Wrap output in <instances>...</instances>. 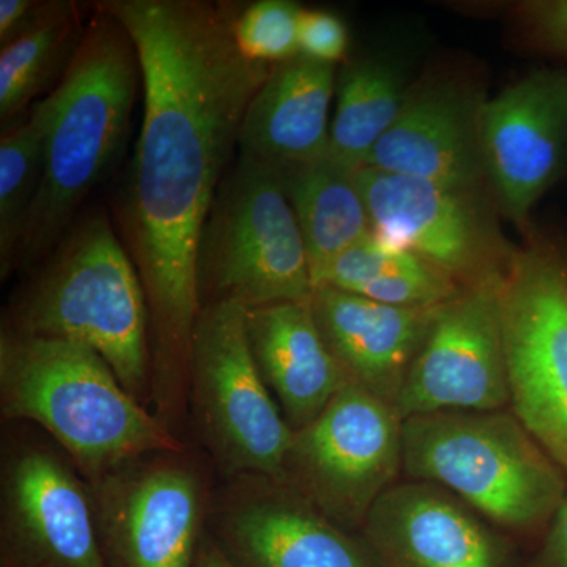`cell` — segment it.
Returning <instances> with one entry per match:
<instances>
[{
    "instance_id": "1",
    "label": "cell",
    "mask_w": 567,
    "mask_h": 567,
    "mask_svg": "<svg viewBox=\"0 0 567 567\" xmlns=\"http://www.w3.org/2000/svg\"><path fill=\"white\" fill-rule=\"evenodd\" d=\"M95 7L125 29L141 63L144 115L118 218L147 300L156 412L171 425L189 398L200 234L233 167L245 112L274 66L238 50L233 3Z\"/></svg>"
},
{
    "instance_id": "6",
    "label": "cell",
    "mask_w": 567,
    "mask_h": 567,
    "mask_svg": "<svg viewBox=\"0 0 567 567\" xmlns=\"http://www.w3.org/2000/svg\"><path fill=\"white\" fill-rule=\"evenodd\" d=\"M196 275L200 308L311 300L303 235L275 169L237 155L200 234Z\"/></svg>"
},
{
    "instance_id": "3",
    "label": "cell",
    "mask_w": 567,
    "mask_h": 567,
    "mask_svg": "<svg viewBox=\"0 0 567 567\" xmlns=\"http://www.w3.org/2000/svg\"><path fill=\"white\" fill-rule=\"evenodd\" d=\"M93 9L54 89L44 177L22 230L14 270H33L61 244L128 136L142 82L140 58L125 29L111 14Z\"/></svg>"
},
{
    "instance_id": "18",
    "label": "cell",
    "mask_w": 567,
    "mask_h": 567,
    "mask_svg": "<svg viewBox=\"0 0 567 567\" xmlns=\"http://www.w3.org/2000/svg\"><path fill=\"white\" fill-rule=\"evenodd\" d=\"M309 303L350 382L394 406L442 306L395 308L328 286L315 287Z\"/></svg>"
},
{
    "instance_id": "21",
    "label": "cell",
    "mask_w": 567,
    "mask_h": 567,
    "mask_svg": "<svg viewBox=\"0 0 567 567\" xmlns=\"http://www.w3.org/2000/svg\"><path fill=\"white\" fill-rule=\"evenodd\" d=\"M354 171L330 156L278 173L303 235L312 282L347 248L371 235Z\"/></svg>"
},
{
    "instance_id": "14",
    "label": "cell",
    "mask_w": 567,
    "mask_h": 567,
    "mask_svg": "<svg viewBox=\"0 0 567 567\" xmlns=\"http://www.w3.org/2000/svg\"><path fill=\"white\" fill-rule=\"evenodd\" d=\"M372 237L391 251L412 252L457 282L499 274L509 262L475 193L456 192L421 178L354 171Z\"/></svg>"
},
{
    "instance_id": "17",
    "label": "cell",
    "mask_w": 567,
    "mask_h": 567,
    "mask_svg": "<svg viewBox=\"0 0 567 567\" xmlns=\"http://www.w3.org/2000/svg\"><path fill=\"white\" fill-rule=\"evenodd\" d=\"M481 110L483 104L450 84L424 85L406 93L393 126L363 167L475 193L487 177Z\"/></svg>"
},
{
    "instance_id": "20",
    "label": "cell",
    "mask_w": 567,
    "mask_h": 567,
    "mask_svg": "<svg viewBox=\"0 0 567 567\" xmlns=\"http://www.w3.org/2000/svg\"><path fill=\"white\" fill-rule=\"evenodd\" d=\"M309 301L246 309L254 360L293 431L311 424L350 383L324 344Z\"/></svg>"
},
{
    "instance_id": "8",
    "label": "cell",
    "mask_w": 567,
    "mask_h": 567,
    "mask_svg": "<svg viewBox=\"0 0 567 567\" xmlns=\"http://www.w3.org/2000/svg\"><path fill=\"white\" fill-rule=\"evenodd\" d=\"M513 415L567 476V256L555 245L511 256L499 284Z\"/></svg>"
},
{
    "instance_id": "15",
    "label": "cell",
    "mask_w": 567,
    "mask_h": 567,
    "mask_svg": "<svg viewBox=\"0 0 567 567\" xmlns=\"http://www.w3.org/2000/svg\"><path fill=\"white\" fill-rule=\"evenodd\" d=\"M481 145L503 207L524 221L566 169L567 71H533L484 103Z\"/></svg>"
},
{
    "instance_id": "28",
    "label": "cell",
    "mask_w": 567,
    "mask_h": 567,
    "mask_svg": "<svg viewBox=\"0 0 567 567\" xmlns=\"http://www.w3.org/2000/svg\"><path fill=\"white\" fill-rule=\"evenodd\" d=\"M349 50V32L344 21L330 11L305 10L300 24V54L312 61H342Z\"/></svg>"
},
{
    "instance_id": "12",
    "label": "cell",
    "mask_w": 567,
    "mask_h": 567,
    "mask_svg": "<svg viewBox=\"0 0 567 567\" xmlns=\"http://www.w3.org/2000/svg\"><path fill=\"white\" fill-rule=\"evenodd\" d=\"M0 567H107L91 486L43 443L3 451Z\"/></svg>"
},
{
    "instance_id": "10",
    "label": "cell",
    "mask_w": 567,
    "mask_h": 567,
    "mask_svg": "<svg viewBox=\"0 0 567 567\" xmlns=\"http://www.w3.org/2000/svg\"><path fill=\"white\" fill-rule=\"evenodd\" d=\"M89 486L107 567H194L212 496L185 453L137 458Z\"/></svg>"
},
{
    "instance_id": "26",
    "label": "cell",
    "mask_w": 567,
    "mask_h": 567,
    "mask_svg": "<svg viewBox=\"0 0 567 567\" xmlns=\"http://www.w3.org/2000/svg\"><path fill=\"white\" fill-rule=\"evenodd\" d=\"M423 264L425 260L415 254L391 251L371 234L336 256L317 278L315 287L328 286L358 293L368 284L415 270Z\"/></svg>"
},
{
    "instance_id": "31",
    "label": "cell",
    "mask_w": 567,
    "mask_h": 567,
    "mask_svg": "<svg viewBox=\"0 0 567 567\" xmlns=\"http://www.w3.org/2000/svg\"><path fill=\"white\" fill-rule=\"evenodd\" d=\"M194 567H240L234 561L221 546L213 539L210 533L205 532L199 551H197Z\"/></svg>"
},
{
    "instance_id": "29",
    "label": "cell",
    "mask_w": 567,
    "mask_h": 567,
    "mask_svg": "<svg viewBox=\"0 0 567 567\" xmlns=\"http://www.w3.org/2000/svg\"><path fill=\"white\" fill-rule=\"evenodd\" d=\"M524 567H567V499L551 518L539 550Z\"/></svg>"
},
{
    "instance_id": "11",
    "label": "cell",
    "mask_w": 567,
    "mask_h": 567,
    "mask_svg": "<svg viewBox=\"0 0 567 567\" xmlns=\"http://www.w3.org/2000/svg\"><path fill=\"white\" fill-rule=\"evenodd\" d=\"M503 271L466 284L442 306L395 401L402 420L509 405L499 311Z\"/></svg>"
},
{
    "instance_id": "4",
    "label": "cell",
    "mask_w": 567,
    "mask_h": 567,
    "mask_svg": "<svg viewBox=\"0 0 567 567\" xmlns=\"http://www.w3.org/2000/svg\"><path fill=\"white\" fill-rule=\"evenodd\" d=\"M11 298L2 330L91 347L140 402L153 395L147 300L132 257L103 213L71 226Z\"/></svg>"
},
{
    "instance_id": "13",
    "label": "cell",
    "mask_w": 567,
    "mask_h": 567,
    "mask_svg": "<svg viewBox=\"0 0 567 567\" xmlns=\"http://www.w3.org/2000/svg\"><path fill=\"white\" fill-rule=\"evenodd\" d=\"M207 529L240 567H383L363 537L270 477L227 480L212 496Z\"/></svg>"
},
{
    "instance_id": "24",
    "label": "cell",
    "mask_w": 567,
    "mask_h": 567,
    "mask_svg": "<svg viewBox=\"0 0 567 567\" xmlns=\"http://www.w3.org/2000/svg\"><path fill=\"white\" fill-rule=\"evenodd\" d=\"M54 91L33 104L29 117L0 141V274L9 278L29 213L41 188Z\"/></svg>"
},
{
    "instance_id": "22",
    "label": "cell",
    "mask_w": 567,
    "mask_h": 567,
    "mask_svg": "<svg viewBox=\"0 0 567 567\" xmlns=\"http://www.w3.org/2000/svg\"><path fill=\"white\" fill-rule=\"evenodd\" d=\"M85 25L73 2L40 3L0 52V121L6 126L47 87L58 70L69 69Z\"/></svg>"
},
{
    "instance_id": "5",
    "label": "cell",
    "mask_w": 567,
    "mask_h": 567,
    "mask_svg": "<svg viewBox=\"0 0 567 567\" xmlns=\"http://www.w3.org/2000/svg\"><path fill=\"white\" fill-rule=\"evenodd\" d=\"M402 468L518 536H544L567 476L511 410L406 417Z\"/></svg>"
},
{
    "instance_id": "30",
    "label": "cell",
    "mask_w": 567,
    "mask_h": 567,
    "mask_svg": "<svg viewBox=\"0 0 567 567\" xmlns=\"http://www.w3.org/2000/svg\"><path fill=\"white\" fill-rule=\"evenodd\" d=\"M35 9L31 0H0V43L13 39Z\"/></svg>"
},
{
    "instance_id": "2",
    "label": "cell",
    "mask_w": 567,
    "mask_h": 567,
    "mask_svg": "<svg viewBox=\"0 0 567 567\" xmlns=\"http://www.w3.org/2000/svg\"><path fill=\"white\" fill-rule=\"evenodd\" d=\"M0 412L40 425L87 483L152 454L185 453L99 353L69 339L2 330Z\"/></svg>"
},
{
    "instance_id": "19",
    "label": "cell",
    "mask_w": 567,
    "mask_h": 567,
    "mask_svg": "<svg viewBox=\"0 0 567 567\" xmlns=\"http://www.w3.org/2000/svg\"><path fill=\"white\" fill-rule=\"evenodd\" d=\"M334 69L301 54L274 65L245 112L238 155L278 173L327 156Z\"/></svg>"
},
{
    "instance_id": "25",
    "label": "cell",
    "mask_w": 567,
    "mask_h": 567,
    "mask_svg": "<svg viewBox=\"0 0 567 567\" xmlns=\"http://www.w3.org/2000/svg\"><path fill=\"white\" fill-rule=\"evenodd\" d=\"M303 7L289 0H259L238 10L234 35L238 50L254 62L278 65L300 54Z\"/></svg>"
},
{
    "instance_id": "23",
    "label": "cell",
    "mask_w": 567,
    "mask_h": 567,
    "mask_svg": "<svg viewBox=\"0 0 567 567\" xmlns=\"http://www.w3.org/2000/svg\"><path fill=\"white\" fill-rule=\"evenodd\" d=\"M336 95L328 156L360 169L404 106V84L386 63L363 61L342 70Z\"/></svg>"
},
{
    "instance_id": "9",
    "label": "cell",
    "mask_w": 567,
    "mask_h": 567,
    "mask_svg": "<svg viewBox=\"0 0 567 567\" xmlns=\"http://www.w3.org/2000/svg\"><path fill=\"white\" fill-rule=\"evenodd\" d=\"M402 429L393 405L347 383L311 424L293 431L282 484L339 527L360 532L402 470Z\"/></svg>"
},
{
    "instance_id": "7",
    "label": "cell",
    "mask_w": 567,
    "mask_h": 567,
    "mask_svg": "<svg viewBox=\"0 0 567 567\" xmlns=\"http://www.w3.org/2000/svg\"><path fill=\"white\" fill-rule=\"evenodd\" d=\"M188 402L194 429L226 480L259 475L282 483L293 429L254 360L244 305L218 301L200 308Z\"/></svg>"
},
{
    "instance_id": "27",
    "label": "cell",
    "mask_w": 567,
    "mask_h": 567,
    "mask_svg": "<svg viewBox=\"0 0 567 567\" xmlns=\"http://www.w3.org/2000/svg\"><path fill=\"white\" fill-rule=\"evenodd\" d=\"M517 17L537 50L567 59V0L525 2Z\"/></svg>"
},
{
    "instance_id": "16",
    "label": "cell",
    "mask_w": 567,
    "mask_h": 567,
    "mask_svg": "<svg viewBox=\"0 0 567 567\" xmlns=\"http://www.w3.org/2000/svg\"><path fill=\"white\" fill-rule=\"evenodd\" d=\"M383 567H524L516 547L435 484H394L360 529Z\"/></svg>"
}]
</instances>
